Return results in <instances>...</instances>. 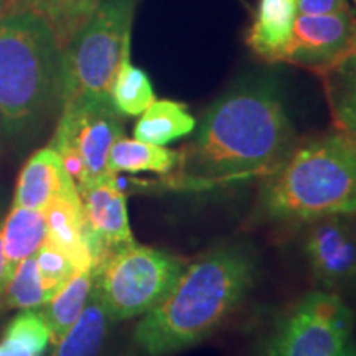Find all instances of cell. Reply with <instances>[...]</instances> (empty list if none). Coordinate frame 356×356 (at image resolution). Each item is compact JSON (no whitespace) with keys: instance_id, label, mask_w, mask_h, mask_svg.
Masks as SVG:
<instances>
[{"instance_id":"6da1fadb","label":"cell","mask_w":356,"mask_h":356,"mask_svg":"<svg viewBox=\"0 0 356 356\" xmlns=\"http://www.w3.org/2000/svg\"><path fill=\"white\" fill-rule=\"evenodd\" d=\"M293 139L277 83L243 79L204 113L181 165L190 177L211 181L269 175L292 152Z\"/></svg>"},{"instance_id":"7a4b0ae2","label":"cell","mask_w":356,"mask_h":356,"mask_svg":"<svg viewBox=\"0 0 356 356\" xmlns=\"http://www.w3.org/2000/svg\"><path fill=\"white\" fill-rule=\"evenodd\" d=\"M254 254L222 244L186 264L157 307L144 314L134 341L147 356H168L210 337L243 304L256 279Z\"/></svg>"},{"instance_id":"3957f363","label":"cell","mask_w":356,"mask_h":356,"mask_svg":"<svg viewBox=\"0 0 356 356\" xmlns=\"http://www.w3.org/2000/svg\"><path fill=\"white\" fill-rule=\"evenodd\" d=\"M61 47L42 17L0 12V129L15 139L33 132L61 104Z\"/></svg>"},{"instance_id":"277c9868","label":"cell","mask_w":356,"mask_h":356,"mask_svg":"<svg viewBox=\"0 0 356 356\" xmlns=\"http://www.w3.org/2000/svg\"><path fill=\"white\" fill-rule=\"evenodd\" d=\"M259 204L275 221L356 215V142L337 131L293 147L267 175Z\"/></svg>"},{"instance_id":"5b68a950","label":"cell","mask_w":356,"mask_h":356,"mask_svg":"<svg viewBox=\"0 0 356 356\" xmlns=\"http://www.w3.org/2000/svg\"><path fill=\"white\" fill-rule=\"evenodd\" d=\"M136 0H101L96 10L61 50V104L111 101L114 79L131 58Z\"/></svg>"},{"instance_id":"8992f818","label":"cell","mask_w":356,"mask_h":356,"mask_svg":"<svg viewBox=\"0 0 356 356\" xmlns=\"http://www.w3.org/2000/svg\"><path fill=\"white\" fill-rule=\"evenodd\" d=\"M185 267L178 256L134 243L96 270L95 287L111 322L127 320L157 307Z\"/></svg>"},{"instance_id":"52a82bcc","label":"cell","mask_w":356,"mask_h":356,"mask_svg":"<svg viewBox=\"0 0 356 356\" xmlns=\"http://www.w3.org/2000/svg\"><path fill=\"white\" fill-rule=\"evenodd\" d=\"M121 137L124 126L113 101L81 99L61 106L50 147L81 193L97 181L115 177L109 168V154Z\"/></svg>"},{"instance_id":"ba28073f","label":"cell","mask_w":356,"mask_h":356,"mask_svg":"<svg viewBox=\"0 0 356 356\" xmlns=\"http://www.w3.org/2000/svg\"><path fill=\"white\" fill-rule=\"evenodd\" d=\"M353 314L337 293L314 291L269 337L262 356H338L351 341Z\"/></svg>"},{"instance_id":"9c48e42d","label":"cell","mask_w":356,"mask_h":356,"mask_svg":"<svg viewBox=\"0 0 356 356\" xmlns=\"http://www.w3.org/2000/svg\"><path fill=\"white\" fill-rule=\"evenodd\" d=\"M79 197L83 203L84 241L96 273L114 252L136 243L129 225L127 202L115 177L91 185Z\"/></svg>"},{"instance_id":"30bf717a","label":"cell","mask_w":356,"mask_h":356,"mask_svg":"<svg viewBox=\"0 0 356 356\" xmlns=\"http://www.w3.org/2000/svg\"><path fill=\"white\" fill-rule=\"evenodd\" d=\"M356 20L351 10L328 15H297L292 37L280 63L304 66L323 73L356 50Z\"/></svg>"},{"instance_id":"8fae6325","label":"cell","mask_w":356,"mask_h":356,"mask_svg":"<svg viewBox=\"0 0 356 356\" xmlns=\"http://www.w3.org/2000/svg\"><path fill=\"white\" fill-rule=\"evenodd\" d=\"M305 254L325 286H340L356 275L355 215H330L309 222Z\"/></svg>"},{"instance_id":"7c38bea8","label":"cell","mask_w":356,"mask_h":356,"mask_svg":"<svg viewBox=\"0 0 356 356\" xmlns=\"http://www.w3.org/2000/svg\"><path fill=\"white\" fill-rule=\"evenodd\" d=\"M71 188H76V184L66 172L61 157L55 149L47 147L35 152L22 168L13 204L43 211L51 200Z\"/></svg>"},{"instance_id":"4fadbf2b","label":"cell","mask_w":356,"mask_h":356,"mask_svg":"<svg viewBox=\"0 0 356 356\" xmlns=\"http://www.w3.org/2000/svg\"><path fill=\"white\" fill-rule=\"evenodd\" d=\"M43 215L48 228L47 241L63 251L76 270H92L91 254L84 241L83 203L78 188L58 195L44 208Z\"/></svg>"},{"instance_id":"5bb4252c","label":"cell","mask_w":356,"mask_h":356,"mask_svg":"<svg viewBox=\"0 0 356 356\" xmlns=\"http://www.w3.org/2000/svg\"><path fill=\"white\" fill-rule=\"evenodd\" d=\"M297 15V0H259L246 35L248 47L267 63H280Z\"/></svg>"},{"instance_id":"9a60e30c","label":"cell","mask_w":356,"mask_h":356,"mask_svg":"<svg viewBox=\"0 0 356 356\" xmlns=\"http://www.w3.org/2000/svg\"><path fill=\"white\" fill-rule=\"evenodd\" d=\"M92 287H95V270H74V274L66 280L65 286L42 307L40 315L47 323L53 345L60 343L61 338L81 317Z\"/></svg>"},{"instance_id":"2e32d148","label":"cell","mask_w":356,"mask_h":356,"mask_svg":"<svg viewBox=\"0 0 356 356\" xmlns=\"http://www.w3.org/2000/svg\"><path fill=\"white\" fill-rule=\"evenodd\" d=\"M0 234H2L7 277L10 279L17 266L26 257L37 254L38 249L47 243L48 228L43 211L13 204L0 228Z\"/></svg>"},{"instance_id":"e0dca14e","label":"cell","mask_w":356,"mask_h":356,"mask_svg":"<svg viewBox=\"0 0 356 356\" xmlns=\"http://www.w3.org/2000/svg\"><path fill=\"white\" fill-rule=\"evenodd\" d=\"M197 127V119L190 114L184 102L162 99L140 114L134 127V139L155 145H167L170 142L188 136Z\"/></svg>"},{"instance_id":"ac0fdd59","label":"cell","mask_w":356,"mask_h":356,"mask_svg":"<svg viewBox=\"0 0 356 356\" xmlns=\"http://www.w3.org/2000/svg\"><path fill=\"white\" fill-rule=\"evenodd\" d=\"M338 131L356 142V50L320 73Z\"/></svg>"},{"instance_id":"d6986e66","label":"cell","mask_w":356,"mask_h":356,"mask_svg":"<svg viewBox=\"0 0 356 356\" xmlns=\"http://www.w3.org/2000/svg\"><path fill=\"white\" fill-rule=\"evenodd\" d=\"M111 318L106 314L96 287L74 327L55 345L53 356H101Z\"/></svg>"},{"instance_id":"ffe728a7","label":"cell","mask_w":356,"mask_h":356,"mask_svg":"<svg viewBox=\"0 0 356 356\" xmlns=\"http://www.w3.org/2000/svg\"><path fill=\"white\" fill-rule=\"evenodd\" d=\"M101 0H12V8L29 10L50 25L61 50L84 25Z\"/></svg>"},{"instance_id":"44dd1931","label":"cell","mask_w":356,"mask_h":356,"mask_svg":"<svg viewBox=\"0 0 356 356\" xmlns=\"http://www.w3.org/2000/svg\"><path fill=\"white\" fill-rule=\"evenodd\" d=\"M180 163L181 152L126 137L115 142L109 154V168L113 173H168Z\"/></svg>"},{"instance_id":"7402d4cb","label":"cell","mask_w":356,"mask_h":356,"mask_svg":"<svg viewBox=\"0 0 356 356\" xmlns=\"http://www.w3.org/2000/svg\"><path fill=\"white\" fill-rule=\"evenodd\" d=\"M111 101L121 115H140L155 101L150 78L131 63V58L124 61L114 79Z\"/></svg>"},{"instance_id":"603a6c76","label":"cell","mask_w":356,"mask_h":356,"mask_svg":"<svg viewBox=\"0 0 356 356\" xmlns=\"http://www.w3.org/2000/svg\"><path fill=\"white\" fill-rule=\"evenodd\" d=\"M50 300L40 277L35 256L22 261L8 279L0 302L6 309L35 310Z\"/></svg>"},{"instance_id":"cb8c5ba5","label":"cell","mask_w":356,"mask_h":356,"mask_svg":"<svg viewBox=\"0 0 356 356\" xmlns=\"http://www.w3.org/2000/svg\"><path fill=\"white\" fill-rule=\"evenodd\" d=\"M35 259H37V267L43 287L50 299L65 286L66 280L76 270L70 257L56 246H53L50 241H47L38 249Z\"/></svg>"},{"instance_id":"d4e9b609","label":"cell","mask_w":356,"mask_h":356,"mask_svg":"<svg viewBox=\"0 0 356 356\" xmlns=\"http://www.w3.org/2000/svg\"><path fill=\"white\" fill-rule=\"evenodd\" d=\"M3 338L19 341L30 348L35 355L40 356L47 345L50 343V333H48L47 323L43 322L40 312L24 310L12 320L7 327Z\"/></svg>"},{"instance_id":"484cf974","label":"cell","mask_w":356,"mask_h":356,"mask_svg":"<svg viewBox=\"0 0 356 356\" xmlns=\"http://www.w3.org/2000/svg\"><path fill=\"white\" fill-rule=\"evenodd\" d=\"M350 10L348 0H297L299 15H328Z\"/></svg>"},{"instance_id":"4316f807","label":"cell","mask_w":356,"mask_h":356,"mask_svg":"<svg viewBox=\"0 0 356 356\" xmlns=\"http://www.w3.org/2000/svg\"><path fill=\"white\" fill-rule=\"evenodd\" d=\"M0 356H37V355H35L30 348H26L25 345L19 343V341L3 338L2 343H0Z\"/></svg>"},{"instance_id":"83f0119b","label":"cell","mask_w":356,"mask_h":356,"mask_svg":"<svg viewBox=\"0 0 356 356\" xmlns=\"http://www.w3.org/2000/svg\"><path fill=\"white\" fill-rule=\"evenodd\" d=\"M7 266H6V256H3V246H2V234H0V297H2L3 291L7 286Z\"/></svg>"},{"instance_id":"f1b7e54d","label":"cell","mask_w":356,"mask_h":356,"mask_svg":"<svg viewBox=\"0 0 356 356\" xmlns=\"http://www.w3.org/2000/svg\"><path fill=\"white\" fill-rule=\"evenodd\" d=\"M338 356H356V345L351 343V341H350V343L346 345V348L341 351V353Z\"/></svg>"},{"instance_id":"f546056e","label":"cell","mask_w":356,"mask_h":356,"mask_svg":"<svg viewBox=\"0 0 356 356\" xmlns=\"http://www.w3.org/2000/svg\"><path fill=\"white\" fill-rule=\"evenodd\" d=\"M10 3H12V0H0V12H3L6 8L10 7Z\"/></svg>"},{"instance_id":"4dcf8cb0","label":"cell","mask_w":356,"mask_h":356,"mask_svg":"<svg viewBox=\"0 0 356 356\" xmlns=\"http://www.w3.org/2000/svg\"><path fill=\"white\" fill-rule=\"evenodd\" d=\"M355 47H356V25H355Z\"/></svg>"},{"instance_id":"1f68e13d","label":"cell","mask_w":356,"mask_h":356,"mask_svg":"<svg viewBox=\"0 0 356 356\" xmlns=\"http://www.w3.org/2000/svg\"><path fill=\"white\" fill-rule=\"evenodd\" d=\"M353 2H355V6H356V0H353Z\"/></svg>"}]
</instances>
